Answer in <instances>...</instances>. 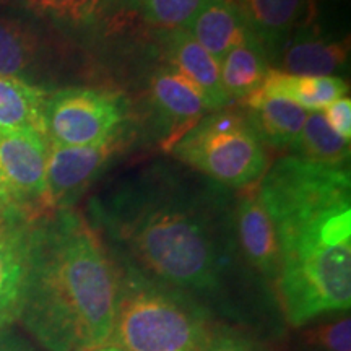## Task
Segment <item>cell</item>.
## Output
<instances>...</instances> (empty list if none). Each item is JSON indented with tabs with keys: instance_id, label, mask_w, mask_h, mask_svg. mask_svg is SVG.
<instances>
[{
	"instance_id": "6da1fadb",
	"label": "cell",
	"mask_w": 351,
	"mask_h": 351,
	"mask_svg": "<svg viewBox=\"0 0 351 351\" xmlns=\"http://www.w3.org/2000/svg\"><path fill=\"white\" fill-rule=\"evenodd\" d=\"M257 195L280 243L276 276L285 317L304 327L351 306V181L345 168L283 156Z\"/></svg>"
},
{
	"instance_id": "7a4b0ae2",
	"label": "cell",
	"mask_w": 351,
	"mask_h": 351,
	"mask_svg": "<svg viewBox=\"0 0 351 351\" xmlns=\"http://www.w3.org/2000/svg\"><path fill=\"white\" fill-rule=\"evenodd\" d=\"M121 269L98 230L72 208L36 219L19 322L47 351H88L111 337Z\"/></svg>"
},
{
	"instance_id": "3957f363",
	"label": "cell",
	"mask_w": 351,
	"mask_h": 351,
	"mask_svg": "<svg viewBox=\"0 0 351 351\" xmlns=\"http://www.w3.org/2000/svg\"><path fill=\"white\" fill-rule=\"evenodd\" d=\"M96 225L124 249L127 267L187 293L219 285L223 256L208 213L163 184H137L93 204Z\"/></svg>"
},
{
	"instance_id": "277c9868",
	"label": "cell",
	"mask_w": 351,
	"mask_h": 351,
	"mask_svg": "<svg viewBox=\"0 0 351 351\" xmlns=\"http://www.w3.org/2000/svg\"><path fill=\"white\" fill-rule=\"evenodd\" d=\"M218 328L194 298L125 265L108 343L125 351H204Z\"/></svg>"
},
{
	"instance_id": "5b68a950",
	"label": "cell",
	"mask_w": 351,
	"mask_h": 351,
	"mask_svg": "<svg viewBox=\"0 0 351 351\" xmlns=\"http://www.w3.org/2000/svg\"><path fill=\"white\" fill-rule=\"evenodd\" d=\"M173 153L217 182L247 187L265 174L263 142L245 114L218 111L202 117L173 143Z\"/></svg>"
},
{
	"instance_id": "8992f818",
	"label": "cell",
	"mask_w": 351,
	"mask_h": 351,
	"mask_svg": "<svg viewBox=\"0 0 351 351\" xmlns=\"http://www.w3.org/2000/svg\"><path fill=\"white\" fill-rule=\"evenodd\" d=\"M124 101L93 88H64L49 93L44 109L46 138L64 147L98 145L119 137Z\"/></svg>"
},
{
	"instance_id": "52a82bcc",
	"label": "cell",
	"mask_w": 351,
	"mask_h": 351,
	"mask_svg": "<svg viewBox=\"0 0 351 351\" xmlns=\"http://www.w3.org/2000/svg\"><path fill=\"white\" fill-rule=\"evenodd\" d=\"M49 142L33 130L0 127V179L16 207L32 218L46 215V168Z\"/></svg>"
},
{
	"instance_id": "ba28073f",
	"label": "cell",
	"mask_w": 351,
	"mask_h": 351,
	"mask_svg": "<svg viewBox=\"0 0 351 351\" xmlns=\"http://www.w3.org/2000/svg\"><path fill=\"white\" fill-rule=\"evenodd\" d=\"M36 219L25 213L0 219V330L21 317L32 276Z\"/></svg>"
},
{
	"instance_id": "9c48e42d",
	"label": "cell",
	"mask_w": 351,
	"mask_h": 351,
	"mask_svg": "<svg viewBox=\"0 0 351 351\" xmlns=\"http://www.w3.org/2000/svg\"><path fill=\"white\" fill-rule=\"evenodd\" d=\"M117 150V138L98 145L64 147L49 143L44 208L47 213L72 208L75 200L106 168Z\"/></svg>"
},
{
	"instance_id": "30bf717a",
	"label": "cell",
	"mask_w": 351,
	"mask_h": 351,
	"mask_svg": "<svg viewBox=\"0 0 351 351\" xmlns=\"http://www.w3.org/2000/svg\"><path fill=\"white\" fill-rule=\"evenodd\" d=\"M161 44L168 59V67L181 73L200 91L207 109H223L231 103L230 96L223 90L219 62L191 36V33L186 29H165Z\"/></svg>"
},
{
	"instance_id": "8fae6325",
	"label": "cell",
	"mask_w": 351,
	"mask_h": 351,
	"mask_svg": "<svg viewBox=\"0 0 351 351\" xmlns=\"http://www.w3.org/2000/svg\"><path fill=\"white\" fill-rule=\"evenodd\" d=\"M236 231L241 251L265 278L276 282L280 270V243L269 212L257 191L247 192L236 208Z\"/></svg>"
},
{
	"instance_id": "7c38bea8",
	"label": "cell",
	"mask_w": 351,
	"mask_h": 351,
	"mask_svg": "<svg viewBox=\"0 0 351 351\" xmlns=\"http://www.w3.org/2000/svg\"><path fill=\"white\" fill-rule=\"evenodd\" d=\"M238 7L263 52L274 59L289 36L306 26L313 0H241Z\"/></svg>"
},
{
	"instance_id": "4fadbf2b",
	"label": "cell",
	"mask_w": 351,
	"mask_h": 351,
	"mask_svg": "<svg viewBox=\"0 0 351 351\" xmlns=\"http://www.w3.org/2000/svg\"><path fill=\"white\" fill-rule=\"evenodd\" d=\"M280 70L295 75L333 77L348 60V47L343 43L327 41L311 33L306 26L293 33L274 56Z\"/></svg>"
},
{
	"instance_id": "5bb4252c",
	"label": "cell",
	"mask_w": 351,
	"mask_h": 351,
	"mask_svg": "<svg viewBox=\"0 0 351 351\" xmlns=\"http://www.w3.org/2000/svg\"><path fill=\"white\" fill-rule=\"evenodd\" d=\"M247 119L263 143L275 148H291L300 137L307 112L293 101L254 91L243 99Z\"/></svg>"
},
{
	"instance_id": "9a60e30c",
	"label": "cell",
	"mask_w": 351,
	"mask_h": 351,
	"mask_svg": "<svg viewBox=\"0 0 351 351\" xmlns=\"http://www.w3.org/2000/svg\"><path fill=\"white\" fill-rule=\"evenodd\" d=\"M150 91L158 112L173 125V137H176L178 127H181L182 134L191 129L204 117L207 109L200 91L171 67H163L153 73Z\"/></svg>"
},
{
	"instance_id": "2e32d148",
	"label": "cell",
	"mask_w": 351,
	"mask_h": 351,
	"mask_svg": "<svg viewBox=\"0 0 351 351\" xmlns=\"http://www.w3.org/2000/svg\"><path fill=\"white\" fill-rule=\"evenodd\" d=\"M186 32L218 62L251 33L239 7L231 0H210Z\"/></svg>"
},
{
	"instance_id": "e0dca14e",
	"label": "cell",
	"mask_w": 351,
	"mask_h": 351,
	"mask_svg": "<svg viewBox=\"0 0 351 351\" xmlns=\"http://www.w3.org/2000/svg\"><path fill=\"white\" fill-rule=\"evenodd\" d=\"M258 90L293 101L306 111L314 112L322 111L333 101L345 96L348 86L339 77L295 75L282 70H269Z\"/></svg>"
},
{
	"instance_id": "ac0fdd59",
	"label": "cell",
	"mask_w": 351,
	"mask_h": 351,
	"mask_svg": "<svg viewBox=\"0 0 351 351\" xmlns=\"http://www.w3.org/2000/svg\"><path fill=\"white\" fill-rule=\"evenodd\" d=\"M46 90L25 78L0 73V127L38 132L46 137Z\"/></svg>"
},
{
	"instance_id": "d6986e66",
	"label": "cell",
	"mask_w": 351,
	"mask_h": 351,
	"mask_svg": "<svg viewBox=\"0 0 351 351\" xmlns=\"http://www.w3.org/2000/svg\"><path fill=\"white\" fill-rule=\"evenodd\" d=\"M267 54L249 33L219 62L221 85L230 99H244L257 91L269 73Z\"/></svg>"
},
{
	"instance_id": "ffe728a7",
	"label": "cell",
	"mask_w": 351,
	"mask_h": 351,
	"mask_svg": "<svg viewBox=\"0 0 351 351\" xmlns=\"http://www.w3.org/2000/svg\"><path fill=\"white\" fill-rule=\"evenodd\" d=\"M291 150L295 152L293 156L311 163L345 168L350 158V142L341 138L327 124L322 111H314L307 114L300 137L296 138Z\"/></svg>"
},
{
	"instance_id": "44dd1931",
	"label": "cell",
	"mask_w": 351,
	"mask_h": 351,
	"mask_svg": "<svg viewBox=\"0 0 351 351\" xmlns=\"http://www.w3.org/2000/svg\"><path fill=\"white\" fill-rule=\"evenodd\" d=\"M39 51L41 44L28 25L0 15V73L23 78L36 65Z\"/></svg>"
},
{
	"instance_id": "7402d4cb",
	"label": "cell",
	"mask_w": 351,
	"mask_h": 351,
	"mask_svg": "<svg viewBox=\"0 0 351 351\" xmlns=\"http://www.w3.org/2000/svg\"><path fill=\"white\" fill-rule=\"evenodd\" d=\"M210 0H138L143 19L165 29H187Z\"/></svg>"
},
{
	"instance_id": "603a6c76",
	"label": "cell",
	"mask_w": 351,
	"mask_h": 351,
	"mask_svg": "<svg viewBox=\"0 0 351 351\" xmlns=\"http://www.w3.org/2000/svg\"><path fill=\"white\" fill-rule=\"evenodd\" d=\"M34 12L69 25H85L95 19L103 0H26Z\"/></svg>"
},
{
	"instance_id": "cb8c5ba5",
	"label": "cell",
	"mask_w": 351,
	"mask_h": 351,
	"mask_svg": "<svg viewBox=\"0 0 351 351\" xmlns=\"http://www.w3.org/2000/svg\"><path fill=\"white\" fill-rule=\"evenodd\" d=\"M306 341L322 351H351V320L348 313L307 328Z\"/></svg>"
},
{
	"instance_id": "d4e9b609",
	"label": "cell",
	"mask_w": 351,
	"mask_h": 351,
	"mask_svg": "<svg viewBox=\"0 0 351 351\" xmlns=\"http://www.w3.org/2000/svg\"><path fill=\"white\" fill-rule=\"evenodd\" d=\"M327 124L332 127L341 138H351V99L348 96H341L337 101L322 109Z\"/></svg>"
},
{
	"instance_id": "484cf974",
	"label": "cell",
	"mask_w": 351,
	"mask_h": 351,
	"mask_svg": "<svg viewBox=\"0 0 351 351\" xmlns=\"http://www.w3.org/2000/svg\"><path fill=\"white\" fill-rule=\"evenodd\" d=\"M204 351H258L251 340L228 330H217Z\"/></svg>"
},
{
	"instance_id": "4316f807",
	"label": "cell",
	"mask_w": 351,
	"mask_h": 351,
	"mask_svg": "<svg viewBox=\"0 0 351 351\" xmlns=\"http://www.w3.org/2000/svg\"><path fill=\"white\" fill-rule=\"evenodd\" d=\"M0 351H34V348L10 328H3L0 330Z\"/></svg>"
},
{
	"instance_id": "83f0119b",
	"label": "cell",
	"mask_w": 351,
	"mask_h": 351,
	"mask_svg": "<svg viewBox=\"0 0 351 351\" xmlns=\"http://www.w3.org/2000/svg\"><path fill=\"white\" fill-rule=\"evenodd\" d=\"M19 213H23V212L16 207L15 200H13L10 192L7 191L5 184H3L2 179H0V219L13 217V215H19Z\"/></svg>"
},
{
	"instance_id": "f1b7e54d",
	"label": "cell",
	"mask_w": 351,
	"mask_h": 351,
	"mask_svg": "<svg viewBox=\"0 0 351 351\" xmlns=\"http://www.w3.org/2000/svg\"><path fill=\"white\" fill-rule=\"evenodd\" d=\"M88 351H125V350H122V348H119V346H116V345L106 343V345H103V346H98V348L88 350Z\"/></svg>"
},
{
	"instance_id": "f546056e",
	"label": "cell",
	"mask_w": 351,
	"mask_h": 351,
	"mask_svg": "<svg viewBox=\"0 0 351 351\" xmlns=\"http://www.w3.org/2000/svg\"><path fill=\"white\" fill-rule=\"evenodd\" d=\"M13 0H0V3H10Z\"/></svg>"
}]
</instances>
